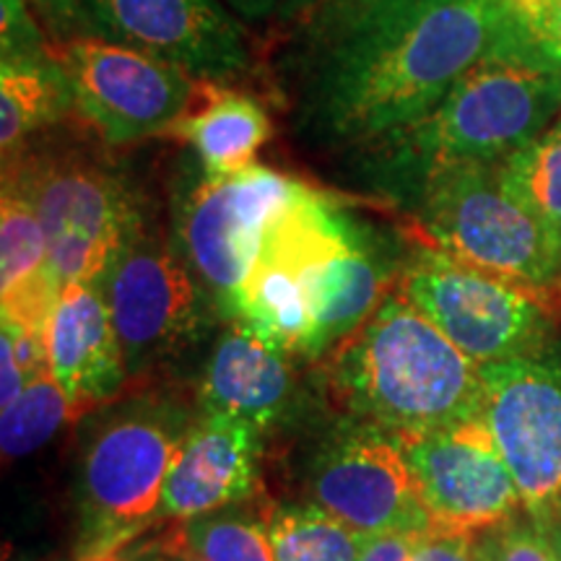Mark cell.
Masks as SVG:
<instances>
[{
    "mask_svg": "<svg viewBox=\"0 0 561 561\" xmlns=\"http://www.w3.org/2000/svg\"><path fill=\"white\" fill-rule=\"evenodd\" d=\"M153 561H157V559H153ZM159 561H201V559L180 557V553H159Z\"/></svg>",
    "mask_w": 561,
    "mask_h": 561,
    "instance_id": "obj_38",
    "label": "cell"
},
{
    "mask_svg": "<svg viewBox=\"0 0 561 561\" xmlns=\"http://www.w3.org/2000/svg\"><path fill=\"white\" fill-rule=\"evenodd\" d=\"M276 561H359L364 536L320 510L278 507L265 520Z\"/></svg>",
    "mask_w": 561,
    "mask_h": 561,
    "instance_id": "obj_24",
    "label": "cell"
},
{
    "mask_svg": "<svg viewBox=\"0 0 561 561\" xmlns=\"http://www.w3.org/2000/svg\"><path fill=\"white\" fill-rule=\"evenodd\" d=\"M102 289L130 375L198 341L216 310L178 244L146 219L125 242Z\"/></svg>",
    "mask_w": 561,
    "mask_h": 561,
    "instance_id": "obj_9",
    "label": "cell"
},
{
    "mask_svg": "<svg viewBox=\"0 0 561 561\" xmlns=\"http://www.w3.org/2000/svg\"><path fill=\"white\" fill-rule=\"evenodd\" d=\"M351 208L301 185L273 219L261 255L231 301L227 320L242 322L257 339L291 359H310L312 314L307 278L314 263L346 240Z\"/></svg>",
    "mask_w": 561,
    "mask_h": 561,
    "instance_id": "obj_8",
    "label": "cell"
},
{
    "mask_svg": "<svg viewBox=\"0 0 561 561\" xmlns=\"http://www.w3.org/2000/svg\"><path fill=\"white\" fill-rule=\"evenodd\" d=\"M479 561H559L536 523L507 520L476 536Z\"/></svg>",
    "mask_w": 561,
    "mask_h": 561,
    "instance_id": "obj_27",
    "label": "cell"
},
{
    "mask_svg": "<svg viewBox=\"0 0 561 561\" xmlns=\"http://www.w3.org/2000/svg\"><path fill=\"white\" fill-rule=\"evenodd\" d=\"M561 112V70L528 30L468 70L430 115L369 146L364 172L385 195L411 203L432 174L496 164L525 149Z\"/></svg>",
    "mask_w": 561,
    "mask_h": 561,
    "instance_id": "obj_2",
    "label": "cell"
},
{
    "mask_svg": "<svg viewBox=\"0 0 561 561\" xmlns=\"http://www.w3.org/2000/svg\"><path fill=\"white\" fill-rule=\"evenodd\" d=\"M157 551L201 561H276L265 525L221 512L174 523L157 541Z\"/></svg>",
    "mask_w": 561,
    "mask_h": 561,
    "instance_id": "obj_25",
    "label": "cell"
},
{
    "mask_svg": "<svg viewBox=\"0 0 561 561\" xmlns=\"http://www.w3.org/2000/svg\"><path fill=\"white\" fill-rule=\"evenodd\" d=\"M294 401L291 356L268 346L242 322H229L203 367L201 403L206 413L250 421L265 432L289 416Z\"/></svg>",
    "mask_w": 561,
    "mask_h": 561,
    "instance_id": "obj_19",
    "label": "cell"
},
{
    "mask_svg": "<svg viewBox=\"0 0 561 561\" xmlns=\"http://www.w3.org/2000/svg\"><path fill=\"white\" fill-rule=\"evenodd\" d=\"M398 289L476 364L549 354L561 318L559 297L471 268L426 244L405 263Z\"/></svg>",
    "mask_w": 561,
    "mask_h": 561,
    "instance_id": "obj_6",
    "label": "cell"
},
{
    "mask_svg": "<svg viewBox=\"0 0 561 561\" xmlns=\"http://www.w3.org/2000/svg\"><path fill=\"white\" fill-rule=\"evenodd\" d=\"M411 206L434 248L455 261L561 299V250L504 187L500 161L432 174Z\"/></svg>",
    "mask_w": 561,
    "mask_h": 561,
    "instance_id": "obj_4",
    "label": "cell"
},
{
    "mask_svg": "<svg viewBox=\"0 0 561 561\" xmlns=\"http://www.w3.org/2000/svg\"><path fill=\"white\" fill-rule=\"evenodd\" d=\"M305 182L271 167L214 178L198 167L174 201V244L227 318L276 216Z\"/></svg>",
    "mask_w": 561,
    "mask_h": 561,
    "instance_id": "obj_7",
    "label": "cell"
},
{
    "mask_svg": "<svg viewBox=\"0 0 561 561\" xmlns=\"http://www.w3.org/2000/svg\"><path fill=\"white\" fill-rule=\"evenodd\" d=\"M504 187L561 250V112L536 140L500 161Z\"/></svg>",
    "mask_w": 561,
    "mask_h": 561,
    "instance_id": "obj_23",
    "label": "cell"
},
{
    "mask_svg": "<svg viewBox=\"0 0 561 561\" xmlns=\"http://www.w3.org/2000/svg\"><path fill=\"white\" fill-rule=\"evenodd\" d=\"M26 3L37 13L45 30L60 37V42L81 37L79 32L87 30L81 0H26Z\"/></svg>",
    "mask_w": 561,
    "mask_h": 561,
    "instance_id": "obj_31",
    "label": "cell"
},
{
    "mask_svg": "<svg viewBox=\"0 0 561 561\" xmlns=\"http://www.w3.org/2000/svg\"><path fill=\"white\" fill-rule=\"evenodd\" d=\"M533 523L541 528V533L546 536V541L551 543V549L557 551V557L561 561V500L553 504L549 512H543V515L533 517Z\"/></svg>",
    "mask_w": 561,
    "mask_h": 561,
    "instance_id": "obj_36",
    "label": "cell"
},
{
    "mask_svg": "<svg viewBox=\"0 0 561 561\" xmlns=\"http://www.w3.org/2000/svg\"><path fill=\"white\" fill-rule=\"evenodd\" d=\"M3 182L37 210L60 286L102 284L144 224V208L123 174L87 153H53L5 167Z\"/></svg>",
    "mask_w": 561,
    "mask_h": 561,
    "instance_id": "obj_5",
    "label": "cell"
},
{
    "mask_svg": "<svg viewBox=\"0 0 561 561\" xmlns=\"http://www.w3.org/2000/svg\"><path fill=\"white\" fill-rule=\"evenodd\" d=\"M3 5V21H0V60L16 58H42L50 55L53 47L47 45L42 34L39 21L32 16V5L26 0H0Z\"/></svg>",
    "mask_w": 561,
    "mask_h": 561,
    "instance_id": "obj_28",
    "label": "cell"
},
{
    "mask_svg": "<svg viewBox=\"0 0 561 561\" xmlns=\"http://www.w3.org/2000/svg\"><path fill=\"white\" fill-rule=\"evenodd\" d=\"M47 359L70 405V419L94 411L128 380L115 322L102 284H68L45 328Z\"/></svg>",
    "mask_w": 561,
    "mask_h": 561,
    "instance_id": "obj_17",
    "label": "cell"
},
{
    "mask_svg": "<svg viewBox=\"0 0 561 561\" xmlns=\"http://www.w3.org/2000/svg\"><path fill=\"white\" fill-rule=\"evenodd\" d=\"M396 442L411 468L432 533L476 538L525 510L520 489L483 419L442 432L403 434Z\"/></svg>",
    "mask_w": 561,
    "mask_h": 561,
    "instance_id": "obj_13",
    "label": "cell"
},
{
    "mask_svg": "<svg viewBox=\"0 0 561 561\" xmlns=\"http://www.w3.org/2000/svg\"><path fill=\"white\" fill-rule=\"evenodd\" d=\"M312 504L359 536L432 533L401 445L377 426L356 424L328 442L310 471Z\"/></svg>",
    "mask_w": 561,
    "mask_h": 561,
    "instance_id": "obj_15",
    "label": "cell"
},
{
    "mask_svg": "<svg viewBox=\"0 0 561 561\" xmlns=\"http://www.w3.org/2000/svg\"><path fill=\"white\" fill-rule=\"evenodd\" d=\"M73 107L107 146L164 136L195 110L206 81L102 37H73L55 47Z\"/></svg>",
    "mask_w": 561,
    "mask_h": 561,
    "instance_id": "obj_10",
    "label": "cell"
},
{
    "mask_svg": "<svg viewBox=\"0 0 561 561\" xmlns=\"http://www.w3.org/2000/svg\"><path fill=\"white\" fill-rule=\"evenodd\" d=\"M525 30L561 70V0H512Z\"/></svg>",
    "mask_w": 561,
    "mask_h": 561,
    "instance_id": "obj_29",
    "label": "cell"
},
{
    "mask_svg": "<svg viewBox=\"0 0 561 561\" xmlns=\"http://www.w3.org/2000/svg\"><path fill=\"white\" fill-rule=\"evenodd\" d=\"M221 3L229 5L244 21H265L278 13L280 0H221Z\"/></svg>",
    "mask_w": 561,
    "mask_h": 561,
    "instance_id": "obj_35",
    "label": "cell"
},
{
    "mask_svg": "<svg viewBox=\"0 0 561 561\" xmlns=\"http://www.w3.org/2000/svg\"><path fill=\"white\" fill-rule=\"evenodd\" d=\"M79 561H130V559H123L117 551H104V553H83Z\"/></svg>",
    "mask_w": 561,
    "mask_h": 561,
    "instance_id": "obj_37",
    "label": "cell"
},
{
    "mask_svg": "<svg viewBox=\"0 0 561 561\" xmlns=\"http://www.w3.org/2000/svg\"><path fill=\"white\" fill-rule=\"evenodd\" d=\"M325 356L328 396L359 424L403 437L481 419V364L401 289Z\"/></svg>",
    "mask_w": 561,
    "mask_h": 561,
    "instance_id": "obj_3",
    "label": "cell"
},
{
    "mask_svg": "<svg viewBox=\"0 0 561 561\" xmlns=\"http://www.w3.org/2000/svg\"><path fill=\"white\" fill-rule=\"evenodd\" d=\"M66 419H70V405L60 385L55 382L50 369L42 371L26 382L24 392L9 409H3V419H0L3 458L19 460L24 455L37 453L60 430Z\"/></svg>",
    "mask_w": 561,
    "mask_h": 561,
    "instance_id": "obj_26",
    "label": "cell"
},
{
    "mask_svg": "<svg viewBox=\"0 0 561 561\" xmlns=\"http://www.w3.org/2000/svg\"><path fill=\"white\" fill-rule=\"evenodd\" d=\"M87 30L193 79L219 83L250 66L248 34L221 0H81Z\"/></svg>",
    "mask_w": 561,
    "mask_h": 561,
    "instance_id": "obj_14",
    "label": "cell"
},
{
    "mask_svg": "<svg viewBox=\"0 0 561 561\" xmlns=\"http://www.w3.org/2000/svg\"><path fill=\"white\" fill-rule=\"evenodd\" d=\"M364 0H280L276 16L297 30H314L325 19L343 13Z\"/></svg>",
    "mask_w": 561,
    "mask_h": 561,
    "instance_id": "obj_32",
    "label": "cell"
},
{
    "mask_svg": "<svg viewBox=\"0 0 561 561\" xmlns=\"http://www.w3.org/2000/svg\"><path fill=\"white\" fill-rule=\"evenodd\" d=\"M405 263L371 224L351 216L346 240L307 278V299L312 314L310 359L325 354L354 335L401 286Z\"/></svg>",
    "mask_w": 561,
    "mask_h": 561,
    "instance_id": "obj_16",
    "label": "cell"
},
{
    "mask_svg": "<svg viewBox=\"0 0 561 561\" xmlns=\"http://www.w3.org/2000/svg\"><path fill=\"white\" fill-rule=\"evenodd\" d=\"M473 541L455 533H424L413 541L411 561H479Z\"/></svg>",
    "mask_w": 561,
    "mask_h": 561,
    "instance_id": "obj_30",
    "label": "cell"
},
{
    "mask_svg": "<svg viewBox=\"0 0 561 561\" xmlns=\"http://www.w3.org/2000/svg\"><path fill=\"white\" fill-rule=\"evenodd\" d=\"M520 30L512 0H364L310 30L299 121L318 144L369 149Z\"/></svg>",
    "mask_w": 561,
    "mask_h": 561,
    "instance_id": "obj_1",
    "label": "cell"
},
{
    "mask_svg": "<svg viewBox=\"0 0 561 561\" xmlns=\"http://www.w3.org/2000/svg\"><path fill=\"white\" fill-rule=\"evenodd\" d=\"M481 419L530 517L561 500V359L481 364Z\"/></svg>",
    "mask_w": 561,
    "mask_h": 561,
    "instance_id": "obj_12",
    "label": "cell"
},
{
    "mask_svg": "<svg viewBox=\"0 0 561 561\" xmlns=\"http://www.w3.org/2000/svg\"><path fill=\"white\" fill-rule=\"evenodd\" d=\"M62 286L55 278L37 210L16 187L3 182L0 198V301L3 322L45 335Z\"/></svg>",
    "mask_w": 561,
    "mask_h": 561,
    "instance_id": "obj_20",
    "label": "cell"
},
{
    "mask_svg": "<svg viewBox=\"0 0 561 561\" xmlns=\"http://www.w3.org/2000/svg\"><path fill=\"white\" fill-rule=\"evenodd\" d=\"M261 437L250 421L206 413L187 430L167 473L159 517L193 520L244 500L257 483Z\"/></svg>",
    "mask_w": 561,
    "mask_h": 561,
    "instance_id": "obj_18",
    "label": "cell"
},
{
    "mask_svg": "<svg viewBox=\"0 0 561 561\" xmlns=\"http://www.w3.org/2000/svg\"><path fill=\"white\" fill-rule=\"evenodd\" d=\"M187 430L157 409H138L94 434L83 455V553L117 551L159 517L167 473Z\"/></svg>",
    "mask_w": 561,
    "mask_h": 561,
    "instance_id": "obj_11",
    "label": "cell"
},
{
    "mask_svg": "<svg viewBox=\"0 0 561 561\" xmlns=\"http://www.w3.org/2000/svg\"><path fill=\"white\" fill-rule=\"evenodd\" d=\"M73 107L66 70L55 53L0 62V149L3 159L53 128Z\"/></svg>",
    "mask_w": 561,
    "mask_h": 561,
    "instance_id": "obj_22",
    "label": "cell"
},
{
    "mask_svg": "<svg viewBox=\"0 0 561 561\" xmlns=\"http://www.w3.org/2000/svg\"><path fill=\"white\" fill-rule=\"evenodd\" d=\"M271 130L268 110L255 96L206 81L198 107L187 112L170 136L191 146L203 172L227 178L255 167L257 151L268 144Z\"/></svg>",
    "mask_w": 561,
    "mask_h": 561,
    "instance_id": "obj_21",
    "label": "cell"
},
{
    "mask_svg": "<svg viewBox=\"0 0 561 561\" xmlns=\"http://www.w3.org/2000/svg\"><path fill=\"white\" fill-rule=\"evenodd\" d=\"M24 388H26V377L19 367L11 341L0 335V405L9 409L21 392H24Z\"/></svg>",
    "mask_w": 561,
    "mask_h": 561,
    "instance_id": "obj_34",
    "label": "cell"
},
{
    "mask_svg": "<svg viewBox=\"0 0 561 561\" xmlns=\"http://www.w3.org/2000/svg\"><path fill=\"white\" fill-rule=\"evenodd\" d=\"M416 536L405 533H382V536L364 538L359 561H411Z\"/></svg>",
    "mask_w": 561,
    "mask_h": 561,
    "instance_id": "obj_33",
    "label": "cell"
}]
</instances>
